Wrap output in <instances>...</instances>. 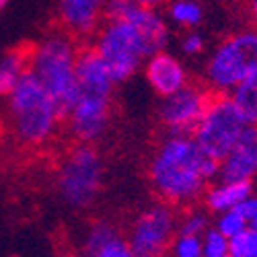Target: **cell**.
Returning a JSON list of instances; mask_svg holds the SVG:
<instances>
[{
  "instance_id": "obj_29",
  "label": "cell",
  "mask_w": 257,
  "mask_h": 257,
  "mask_svg": "<svg viewBox=\"0 0 257 257\" xmlns=\"http://www.w3.org/2000/svg\"><path fill=\"white\" fill-rule=\"evenodd\" d=\"M249 226H253V228H255V230H257V220H255V222H251V224H249Z\"/></svg>"
},
{
  "instance_id": "obj_24",
  "label": "cell",
  "mask_w": 257,
  "mask_h": 257,
  "mask_svg": "<svg viewBox=\"0 0 257 257\" xmlns=\"http://www.w3.org/2000/svg\"><path fill=\"white\" fill-rule=\"evenodd\" d=\"M91 257H134V255H132V249L121 239H117V234H113V237L107 239L97 251H93Z\"/></svg>"
},
{
  "instance_id": "obj_28",
  "label": "cell",
  "mask_w": 257,
  "mask_h": 257,
  "mask_svg": "<svg viewBox=\"0 0 257 257\" xmlns=\"http://www.w3.org/2000/svg\"><path fill=\"white\" fill-rule=\"evenodd\" d=\"M134 3L138 7H144V9H153V7L161 5V3H165V0H134Z\"/></svg>"
},
{
  "instance_id": "obj_13",
  "label": "cell",
  "mask_w": 257,
  "mask_h": 257,
  "mask_svg": "<svg viewBox=\"0 0 257 257\" xmlns=\"http://www.w3.org/2000/svg\"><path fill=\"white\" fill-rule=\"evenodd\" d=\"M146 78L153 84V89L163 97H169V95L181 91L189 82L185 68L173 56L163 54V52L155 54L153 60L148 62Z\"/></svg>"
},
{
  "instance_id": "obj_19",
  "label": "cell",
  "mask_w": 257,
  "mask_h": 257,
  "mask_svg": "<svg viewBox=\"0 0 257 257\" xmlns=\"http://www.w3.org/2000/svg\"><path fill=\"white\" fill-rule=\"evenodd\" d=\"M171 15L177 23L185 27H194L202 21V7L196 0H175L173 7H171Z\"/></svg>"
},
{
  "instance_id": "obj_10",
  "label": "cell",
  "mask_w": 257,
  "mask_h": 257,
  "mask_svg": "<svg viewBox=\"0 0 257 257\" xmlns=\"http://www.w3.org/2000/svg\"><path fill=\"white\" fill-rule=\"evenodd\" d=\"M212 95L214 91H210L208 87L187 82L181 91L165 97L167 101L161 109L163 123L169 127L173 136H191L198 121L202 119Z\"/></svg>"
},
{
  "instance_id": "obj_11",
  "label": "cell",
  "mask_w": 257,
  "mask_h": 257,
  "mask_svg": "<svg viewBox=\"0 0 257 257\" xmlns=\"http://www.w3.org/2000/svg\"><path fill=\"white\" fill-rule=\"evenodd\" d=\"M222 181H253L257 177V123H247L239 140L220 161Z\"/></svg>"
},
{
  "instance_id": "obj_23",
  "label": "cell",
  "mask_w": 257,
  "mask_h": 257,
  "mask_svg": "<svg viewBox=\"0 0 257 257\" xmlns=\"http://www.w3.org/2000/svg\"><path fill=\"white\" fill-rule=\"evenodd\" d=\"M173 251L175 257H202V237L179 232V237L173 241Z\"/></svg>"
},
{
  "instance_id": "obj_16",
  "label": "cell",
  "mask_w": 257,
  "mask_h": 257,
  "mask_svg": "<svg viewBox=\"0 0 257 257\" xmlns=\"http://www.w3.org/2000/svg\"><path fill=\"white\" fill-rule=\"evenodd\" d=\"M35 54H37V48L31 44H21L7 54V58L0 64V95L13 93L15 84L23 76V72L33 68Z\"/></svg>"
},
{
  "instance_id": "obj_21",
  "label": "cell",
  "mask_w": 257,
  "mask_h": 257,
  "mask_svg": "<svg viewBox=\"0 0 257 257\" xmlns=\"http://www.w3.org/2000/svg\"><path fill=\"white\" fill-rule=\"evenodd\" d=\"M249 224H247V220L241 216V214L237 212V210H228V212H222L220 214V218H218V222H216V228L224 234L226 239H232L234 234H239L241 230H245Z\"/></svg>"
},
{
  "instance_id": "obj_26",
  "label": "cell",
  "mask_w": 257,
  "mask_h": 257,
  "mask_svg": "<svg viewBox=\"0 0 257 257\" xmlns=\"http://www.w3.org/2000/svg\"><path fill=\"white\" fill-rule=\"evenodd\" d=\"M202 48H204V39H202L198 33L187 35L185 41H183V52H185V54H200Z\"/></svg>"
},
{
  "instance_id": "obj_7",
  "label": "cell",
  "mask_w": 257,
  "mask_h": 257,
  "mask_svg": "<svg viewBox=\"0 0 257 257\" xmlns=\"http://www.w3.org/2000/svg\"><path fill=\"white\" fill-rule=\"evenodd\" d=\"M107 21L109 23L101 31L97 50L105 64L107 74H109L113 82L130 76L144 54L136 31L125 19H107Z\"/></svg>"
},
{
  "instance_id": "obj_4",
  "label": "cell",
  "mask_w": 257,
  "mask_h": 257,
  "mask_svg": "<svg viewBox=\"0 0 257 257\" xmlns=\"http://www.w3.org/2000/svg\"><path fill=\"white\" fill-rule=\"evenodd\" d=\"M257 70V31L241 29L228 35L214 50L206 66V82L214 93L230 95V91Z\"/></svg>"
},
{
  "instance_id": "obj_14",
  "label": "cell",
  "mask_w": 257,
  "mask_h": 257,
  "mask_svg": "<svg viewBox=\"0 0 257 257\" xmlns=\"http://www.w3.org/2000/svg\"><path fill=\"white\" fill-rule=\"evenodd\" d=\"M253 194L251 181H222L216 185H208L204 191V204L210 212H228L234 210L245 198Z\"/></svg>"
},
{
  "instance_id": "obj_18",
  "label": "cell",
  "mask_w": 257,
  "mask_h": 257,
  "mask_svg": "<svg viewBox=\"0 0 257 257\" xmlns=\"http://www.w3.org/2000/svg\"><path fill=\"white\" fill-rule=\"evenodd\" d=\"M228 253L232 257H257V230L253 226H247L232 239H228Z\"/></svg>"
},
{
  "instance_id": "obj_15",
  "label": "cell",
  "mask_w": 257,
  "mask_h": 257,
  "mask_svg": "<svg viewBox=\"0 0 257 257\" xmlns=\"http://www.w3.org/2000/svg\"><path fill=\"white\" fill-rule=\"evenodd\" d=\"M103 0H62V23L72 33L82 35L95 29Z\"/></svg>"
},
{
  "instance_id": "obj_9",
  "label": "cell",
  "mask_w": 257,
  "mask_h": 257,
  "mask_svg": "<svg viewBox=\"0 0 257 257\" xmlns=\"http://www.w3.org/2000/svg\"><path fill=\"white\" fill-rule=\"evenodd\" d=\"M177 230V216L169 204L146 210L136 220L130 249L134 257H163L173 245Z\"/></svg>"
},
{
  "instance_id": "obj_3",
  "label": "cell",
  "mask_w": 257,
  "mask_h": 257,
  "mask_svg": "<svg viewBox=\"0 0 257 257\" xmlns=\"http://www.w3.org/2000/svg\"><path fill=\"white\" fill-rule=\"evenodd\" d=\"M33 72L52 99L56 121H70L76 103V56L70 41L54 37L37 48Z\"/></svg>"
},
{
  "instance_id": "obj_22",
  "label": "cell",
  "mask_w": 257,
  "mask_h": 257,
  "mask_svg": "<svg viewBox=\"0 0 257 257\" xmlns=\"http://www.w3.org/2000/svg\"><path fill=\"white\" fill-rule=\"evenodd\" d=\"M206 230H208V214L202 212V210H191L181 218L179 232H183V234H196V237H202Z\"/></svg>"
},
{
  "instance_id": "obj_2",
  "label": "cell",
  "mask_w": 257,
  "mask_h": 257,
  "mask_svg": "<svg viewBox=\"0 0 257 257\" xmlns=\"http://www.w3.org/2000/svg\"><path fill=\"white\" fill-rule=\"evenodd\" d=\"M111 78L97 48H82L76 54V103L70 115L72 132L78 140L97 138L107 121V103Z\"/></svg>"
},
{
  "instance_id": "obj_30",
  "label": "cell",
  "mask_w": 257,
  "mask_h": 257,
  "mask_svg": "<svg viewBox=\"0 0 257 257\" xmlns=\"http://www.w3.org/2000/svg\"><path fill=\"white\" fill-rule=\"evenodd\" d=\"M7 5V0H0V7H5Z\"/></svg>"
},
{
  "instance_id": "obj_27",
  "label": "cell",
  "mask_w": 257,
  "mask_h": 257,
  "mask_svg": "<svg viewBox=\"0 0 257 257\" xmlns=\"http://www.w3.org/2000/svg\"><path fill=\"white\" fill-rule=\"evenodd\" d=\"M249 19L253 29L257 31V0H249Z\"/></svg>"
},
{
  "instance_id": "obj_8",
  "label": "cell",
  "mask_w": 257,
  "mask_h": 257,
  "mask_svg": "<svg viewBox=\"0 0 257 257\" xmlns=\"http://www.w3.org/2000/svg\"><path fill=\"white\" fill-rule=\"evenodd\" d=\"M101 181V165L93 148L78 146L68 155L62 167L60 187L68 204L87 206L95 198Z\"/></svg>"
},
{
  "instance_id": "obj_31",
  "label": "cell",
  "mask_w": 257,
  "mask_h": 257,
  "mask_svg": "<svg viewBox=\"0 0 257 257\" xmlns=\"http://www.w3.org/2000/svg\"><path fill=\"white\" fill-rule=\"evenodd\" d=\"M226 257H232V255H230V253H228V255H226Z\"/></svg>"
},
{
  "instance_id": "obj_12",
  "label": "cell",
  "mask_w": 257,
  "mask_h": 257,
  "mask_svg": "<svg viewBox=\"0 0 257 257\" xmlns=\"http://www.w3.org/2000/svg\"><path fill=\"white\" fill-rule=\"evenodd\" d=\"M119 19H125L127 23L132 25V29L136 31L144 56H155L165 48L169 33H167L165 23L153 13V9H144V7H138L136 3H132V7Z\"/></svg>"
},
{
  "instance_id": "obj_1",
  "label": "cell",
  "mask_w": 257,
  "mask_h": 257,
  "mask_svg": "<svg viewBox=\"0 0 257 257\" xmlns=\"http://www.w3.org/2000/svg\"><path fill=\"white\" fill-rule=\"evenodd\" d=\"M220 161L208 157L191 136L169 138L151 163L155 191L169 206H189L218 177Z\"/></svg>"
},
{
  "instance_id": "obj_6",
  "label": "cell",
  "mask_w": 257,
  "mask_h": 257,
  "mask_svg": "<svg viewBox=\"0 0 257 257\" xmlns=\"http://www.w3.org/2000/svg\"><path fill=\"white\" fill-rule=\"evenodd\" d=\"M247 123L249 121L239 111L230 95L214 93L191 138L208 157L222 161L243 134Z\"/></svg>"
},
{
  "instance_id": "obj_20",
  "label": "cell",
  "mask_w": 257,
  "mask_h": 257,
  "mask_svg": "<svg viewBox=\"0 0 257 257\" xmlns=\"http://www.w3.org/2000/svg\"><path fill=\"white\" fill-rule=\"evenodd\" d=\"M228 239L218 228H208L202 234V257H226Z\"/></svg>"
},
{
  "instance_id": "obj_5",
  "label": "cell",
  "mask_w": 257,
  "mask_h": 257,
  "mask_svg": "<svg viewBox=\"0 0 257 257\" xmlns=\"http://www.w3.org/2000/svg\"><path fill=\"white\" fill-rule=\"evenodd\" d=\"M13 115L19 136L29 144L44 142L58 123L52 99L33 68L25 70L13 89Z\"/></svg>"
},
{
  "instance_id": "obj_17",
  "label": "cell",
  "mask_w": 257,
  "mask_h": 257,
  "mask_svg": "<svg viewBox=\"0 0 257 257\" xmlns=\"http://www.w3.org/2000/svg\"><path fill=\"white\" fill-rule=\"evenodd\" d=\"M230 99L249 123H257V70L230 91Z\"/></svg>"
},
{
  "instance_id": "obj_25",
  "label": "cell",
  "mask_w": 257,
  "mask_h": 257,
  "mask_svg": "<svg viewBox=\"0 0 257 257\" xmlns=\"http://www.w3.org/2000/svg\"><path fill=\"white\" fill-rule=\"evenodd\" d=\"M234 210H237L239 214H241V216L247 220V224H251V222H255L257 220V196H249V198H245L237 208H234Z\"/></svg>"
}]
</instances>
